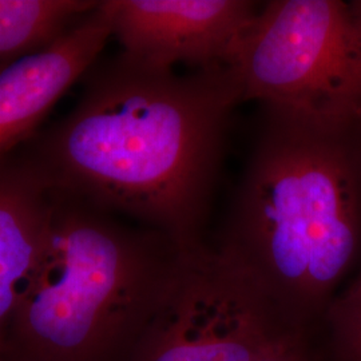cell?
I'll use <instances>...</instances> for the list:
<instances>
[{"instance_id":"cell-1","label":"cell","mask_w":361,"mask_h":361,"mask_svg":"<svg viewBox=\"0 0 361 361\" xmlns=\"http://www.w3.org/2000/svg\"><path fill=\"white\" fill-rule=\"evenodd\" d=\"M77 106L16 150L54 193L205 245L228 125L240 102L225 67L145 65L123 52L82 78Z\"/></svg>"},{"instance_id":"cell-2","label":"cell","mask_w":361,"mask_h":361,"mask_svg":"<svg viewBox=\"0 0 361 361\" xmlns=\"http://www.w3.org/2000/svg\"><path fill=\"white\" fill-rule=\"evenodd\" d=\"M264 109L214 247L310 335L360 246L361 126Z\"/></svg>"},{"instance_id":"cell-3","label":"cell","mask_w":361,"mask_h":361,"mask_svg":"<svg viewBox=\"0 0 361 361\" xmlns=\"http://www.w3.org/2000/svg\"><path fill=\"white\" fill-rule=\"evenodd\" d=\"M52 194L47 234L20 290L4 356L129 361L190 250L165 233Z\"/></svg>"},{"instance_id":"cell-4","label":"cell","mask_w":361,"mask_h":361,"mask_svg":"<svg viewBox=\"0 0 361 361\" xmlns=\"http://www.w3.org/2000/svg\"><path fill=\"white\" fill-rule=\"evenodd\" d=\"M240 102L361 125V20L340 0H273L225 66Z\"/></svg>"},{"instance_id":"cell-5","label":"cell","mask_w":361,"mask_h":361,"mask_svg":"<svg viewBox=\"0 0 361 361\" xmlns=\"http://www.w3.org/2000/svg\"><path fill=\"white\" fill-rule=\"evenodd\" d=\"M300 337L241 267L214 246L186 256L168 302L129 361H257Z\"/></svg>"},{"instance_id":"cell-6","label":"cell","mask_w":361,"mask_h":361,"mask_svg":"<svg viewBox=\"0 0 361 361\" xmlns=\"http://www.w3.org/2000/svg\"><path fill=\"white\" fill-rule=\"evenodd\" d=\"M113 37L145 65L225 67L257 15L249 0H111Z\"/></svg>"},{"instance_id":"cell-7","label":"cell","mask_w":361,"mask_h":361,"mask_svg":"<svg viewBox=\"0 0 361 361\" xmlns=\"http://www.w3.org/2000/svg\"><path fill=\"white\" fill-rule=\"evenodd\" d=\"M111 37V0H102L46 49L0 66V162L35 135L52 106L98 62Z\"/></svg>"},{"instance_id":"cell-8","label":"cell","mask_w":361,"mask_h":361,"mask_svg":"<svg viewBox=\"0 0 361 361\" xmlns=\"http://www.w3.org/2000/svg\"><path fill=\"white\" fill-rule=\"evenodd\" d=\"M54 194L16 152L0 162V356L51 219Z\"/></svg>"},{"instance_id":"cell-9","label":"cell","mask_w":361,"mask_h":361,"mask_svg":"<svg viewBox=\"0 0 361 361\" xmlns=\"http://www.w3.org/2000/svg\"><path fill=\"white\" fill-rule=\"evenodd\" d=\"M99 3L97 0H0V66L46 49Z\"/></svg>"},{"instance_id":"cell-10","label":"cell","mask_w":361,"mask_h":361,"mask_svg":"<svg viewBox=\"0 0 361 361\" xmlns=\"http://www.w3.org/2000/svg\"><path fill=\"white\" fill-rule=\"evenodd\" d=\"M334 361H361V271L324 316Z\"/></svg>"},{"instance_id":"cell-11","label":"cell","mask_w":361,"mask_h":361,"mask_svg":"<svg viewBox=\"0 0 361 361\" xmlns=\"http://www.w3.org/2000/svg\"><path fill=\"white\" fill-rule=\"evenodd\" d=\"M257 361H316V359L312 352L310 337H300L271 350Z\"/></svg>"},{"instance_id":"cell-12","label":"cell","mask_w":361,"mask_h":361,"mask_svg":"<svg viewBox=\"0 0 361 361\" xmlns=\"http://www.w3.org/2000/svg\"><path fill=\"white\" fill-rule=\"evenodd\" d=\"M350 7L353 10V13L357 15V18L361 20V0L357 1H350Z\"/></svg>"},{"instance_id":"cell-13","label":"cell","mask_w":361,"mask_h":361,"mask_svg":"<svg viewBox=\"0 0 361 361\" xmlns=\"http://www.w3.org/2000/svg\"><path fill=\"white\" fill-rule=\"evenodd\" d=\"M0 361H13L11 359H8V357H6L4 355L3 356H0Z\"/></svg>"},{"instance_id":"cell-14","label":"cell","mask_w":361,"mask_h":361,"mask_svg":"<svg viewBox=\"0 0 361 361\" xmlns=\"http://www.w3.org/2000/svg\"></svg>"}]
</instances>
